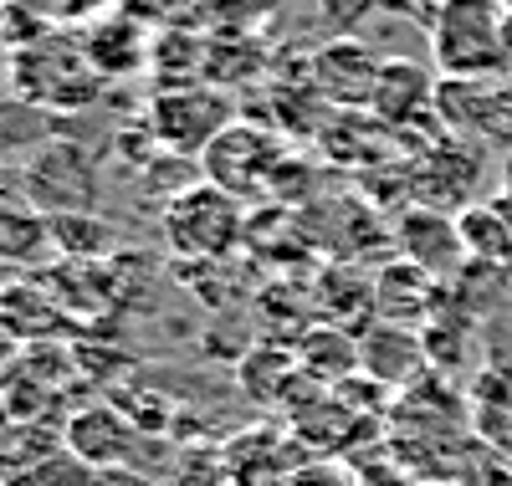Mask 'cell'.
Segmentation results:
<instances>
[{"label": "cell", "instance_id": "obj_1", "mask_svg": "<svg viewBox=\"0 0 512 486\" xmlns=\"http://www.w3.org/2000/svg\"><path fill=\"white\" fill-rule=\"evenodd\" d=\"M98 93H103V77L82 52V41H62L47 31L41 41H26V47L11 52V98L47 108L52 118L88 108Z\"/></svg>", "mask_w": 512, "mask_h": 486}, {"label": "cell", "instance_id": "obj_2", "mask_svg": "<svg viewBox=\"0 0 512 486\" xmlns=\"http://www.w3.org/2000/svg\"><path fill=\"white\" fill-rule=\"evenodd\" d=\"M231 123H236L231 93L216 82H200V77L195 82H164L149 103L154 144L169 154H185V159H200Z\"/></svg>", "mask_w": 512, "mask_h": 486}, {"label": "cell", "instance_id": "obj_3", "mask_svg": "<svg viewBox=\"0 0 512 486\" xmlns=\"http://www.w3.org/2000/svg\"><path fill=\"white\" fill-rule=\"evenodd\" d=\"M159 215V231L180 261H226V251H236L246 236V205L205 180L180 200H169Z\"/></svg>", "mask_w": 512, "mask_h": 486}, {"label": "cell", "instance_id": "obj_4", "mask_svg": "<svg viewBox=\"0 0 512 486\" xmlns=\"http://www.w3.org/2000/svg\"><path fill=\"white\" fill-rule=\"evenodd\" d=\"M16 190L41 210V215H82V210H98V154L77 139H52L21 174H16Z\"/></svg>", "mask_w": 512, "mask_h": 486}, {"label": "cell", "instance_id": "obj_5", "mask_svg": "<svg viewBox=\"0 0 512 486\" xmlns=\"http://www.w3.org/2000/svg\"><path fill=\"white\" fill-rule=\"evenodd\" d=\"M431 57L441 77H492L507 62V16L492 0H461L431 26Z\"/></svg>", "mask_w": 512, "mask_h": 486}, {"label": "cell", "instance_id": "obj_6", "mask_svg": "<svg viewBox=\"0 0 512 486\" xmlns=\"http://www.w3.org/2000/svg\"><path fill=\"white\" fill-rule=\"evenodd\" d=\"M410 164V205H431L446 215H461L466 205H477L482 195V174H487V154L472 139H456L441 128V139L420 144Z\"/></svg>", "mask_w": 512, "mask_h": 486}, {"label": "cell", "instance_id": "obj_7", "mask_svg": "<svg viewBox=\"0 0 512 486\" xmlns=\"http://www.w3.org/2000/svg\"><path fill=\"white\" fill-rule=\"evenodd\" d=\"M277 169H282V149L277 139L267 134V128H256L246 118H236L226 134L210 144L200 154V174H205V185H216L236 200L256 195V190H267L277 180Z\"/></svg>", "mask_w": 512, "mask_h": 486}, {"label": "cell", "instance_id": "obj_8", "mask_svg": "<svg viewBox=\"0 0 512 486\" xmlns=\"http://www.w3.org/2000/svg\"><path fill=\"white\" fill-rule=\"evenodd\" d=\"M379 67H384V57L369 47L364 36H333L308 57V87H313V98H323L328 108L369 113Z\"/></svg>", "mask_w": 512, "mask_h": 486}, {"label": "cell", "instance_id": "obj_9", "mask_svg": "<svg viewBox=\"0 0 512 486\" xmlns=\"http://www.w3.org/2000/svg\"><path fill=\"white\" fill-rule=\"evenodd\" d=\"M436 123L446 134L472 139V144H512L507 87H492L487 77H441L436 82Z\"/></svg>", "mask_w": 512, "mask_h": 486}, {"label": "cell", "instance_id": "obj_10", "mask_svg": "<svg viewBox=\"0 0 512 486\" xmlns=\"http://www.w3.org/2000/svg\"><path fill=\"white\" fill-rule=\"evenodd\" d=\"M436 72L425 62L410 57H384L379 82H374V98H369V118L384 123L390 134H410L425 118L436 113Z\"/></svg>", "mask_w": 512, "mask_h": 486}, {"label": "cell", "instance_id": "obj_11", "mask_svg": "<svg viewBox=\"0 0 512 486\" xmlns=\"http://www.w3.org/2000/svg\"><path fill=\"white\" fill-rule=\"evenodd\" d=\"M395 251H400V261H410V267H420L425 277H436V282H451L466 267V251H461V236H456V215L431 210V205H405L400 210Z\"/></svg>", "mask_w": 512, "mask_h": 486}, {"label": "cell", "instance_id": "obj_12", "mask_svg": "<svg viewBox=\"0 0 512 486\" xmlns=\"http://www.w3.org/2000/svg\"><path fill=\"white\" fill-rule=\"evenodd\" d=\"M139 430L118 405H88L67 420V451L93 466V471H108V466H139Z\"/></svg>", "mask_w": 512, "mask_h": 486}, {"label": "cell", "instance_id": "obj_13", "mask_svg": "<svg viewBox=\"0 0 512 486\" xmlns=\"http://www.w3.org/2000/svg\"><path fill=\"white\" fill-rule=\"evenodd\" d=\"M420 364H425V338L415 328H400V323L359 328V369L379 389L405 384L410 374H420Z\"/></svg>", "mask_w": 512, "mask_h": 486}, {"label": "cell", "instance_id": "obj_14", "mask_svg": "<svg viewBox=\"0 0 512 486\" xmlns=\"http://www.w3.org/2000/svg\"><path fill=\"white\" fill-rule=\"evenodd\" d=\"M57 118L21 98H0V174H21L41 149L57 139Z\"/></svg>", "mask_w": 512, "mask_h": 486}, {"label": "cell", "instance_id": "obj_15", "mask_svg": "<svg viewBox=\"0 0 512 486\" xmlns=\"http://www.w3.org/2000/svg\"><path fill=\"white\" fill-rule=\"evenodd\" d=\"M47 215H41L11 180H0V261H36L47 251Z\"/></svg>", "mask_w": 512, "mask_h": 486}, {"label": "cell", "instance_id": "obj_16", "mask_svg": "<svg viewBox=\"0 0 512 486\" xmlns=\"http://www.w3.org/2000/svg\"><path fill=\"white\" fill-rule=\"evenodd\" d=\"M82 52L98 67V77H128L144 67V31L128 16H103L88 36H82Z\"/></svg>", "mask_w": 512, "mask_h": 486}, {"label": "cell", "instance_id": "obj_17", "mask_svg": "<svg viewBox=\"0 0 512 486\" xmlns=\"http://www.w3.org/2000/svg\"><path fill=\"white\" fill-rule=\"evenodd\" d=\"M456 236H461L466 261H482V267H507L512 261V226H507V215L492 200L466 205L456 215Z\"/></svg>", "mask_w": 512, "mask_h": 486}, {"label": "cell", "instance_id": "obj_18", "mask_svg": "<svg viewBox=\"0 0 512 486\" xmlns=\"http://www.w3.org/2000/svg\"><path fill=\"white\" fill-rule=\"evenodd\" d=\"M47 241L67 256V261H88L98 267V256L113 251V226L98 210H82V215H47Z\"/></svg>", "mask_w": 512, "mask_h": 486}, {"label": "cell", "instance_id": "obj_19", "mask_svg": "<svg viewBox=\"0 0 512 486\" xmlns=\"http://www.w3.org/2000/svg\"><path fill=\"white\" fill-rule=\"evenodd\" d=\"M26 486H93V466H82L72 451L62 456H47V461H36Z\"/></svg>", "mask_w": 512, "mask_h": 486}, {"label": "cell", "instance_id": "obj_20", "mask_svg": "<svg viewBox=\"0 0 512 486\" xmlns=\"http://www.w3.org/2000/svg\"><path fill=\"white\" fill-rule=\"evenodd\" d=\"M384 6L390 0H323V21L333 26V36H359V26Z\"/></svg>", "mask_w": 512, "mask_h": 486}, {"label": "cell", "instance_id": "obj_21", "mask_svg": "<svg viewBox=\"0 0 512 486\" xmlns=\"http://www.w3.org/2000/svg\"><path fill=\"white\" fill-rule=\"evenodd\" d=\"M287 486H349V476L333 466H303V471H292Z\"/></svg>", "mask_w": 512, "mask_h": 486}, {"label": "cell", "instance_id": "obj_22", "mask_svg": "<svg viewBox=\"0 0 512 486\" xmlns=\"http://www.w3.org/2000/svg\"><path fill=\"white\" fill-rule=\"evenodd\" d=\"M93 486H154L139 466H108V471H93Z\"/></svg>", "mask_w": 512, "mask_h": 486}, {"label": "cell", "instance_id": "obj_23", "mask_svg": "<svg viewBox=\"0 0 512 486\" xmlns=\"http://www.w3.org/2000/svg\"><path fill=\"white\" fill-rule=\"evenodd\" d=\"M502 190H512V154H507V164H502Z\"/></svg>", "mask_w": 512, "mask_h": 486}, {"label": "cell", "instance_id": "obj_24", "mask_svg": "<svg viewBox=\"0 0 512 486\" xmlns=\"http://www.w3.org/2000/svg\"><path fill=\"white\" fill-rule=\"evenodd\" d=\"M6 11H11V0H0V16H6Z\"/></svg>", "mask_w": 512, "mask_h": 486}, {"label": "cell", "instance_id": "obj_25", "mask_svg": "<svg viewBox=\"0 0 512 486\" xmlns=\"http://www.w3.org/2000/svg\"><path fill=\"white\" fill-rule=\"evenodd\" d=\"M507 287H512V261H507Z\"/></svg>", "mask_w": 512, "mask_h": 486}]
</instances>
